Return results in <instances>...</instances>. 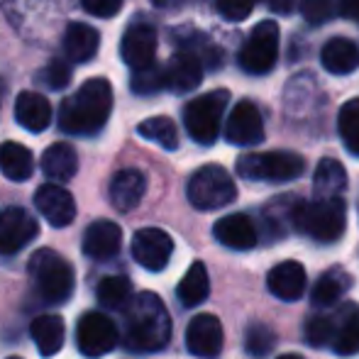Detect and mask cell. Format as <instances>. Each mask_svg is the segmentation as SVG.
I'll list each match as a JSON object with an SVG mask.
<instances>
[{
  "instance_id": "cell-1",
  "label": "cell",
  "mask_w": 359,
  "mask_h": 359,
  "mask_svg": "<svg viewBox=\"0 0 359 359\" xmlns=\"http://www.w3.org/2000/svg\"><path fill=\"white\" fill-rule=\"evenodd\" d=\"M125 311V347L130 352H161L171 340V318L156 293L142 291L130 296Z\"/></svg>"
},
{
  "instance_id": "cell-2",
  "label": "cell",
  "mask_w": 359,
  "mask_h": 359,
  "mask_svg": "<svg viewBox=\"0 0 359 359\" xmlns=\"http://www.w3.org/2000/svg\"><path fill=\"white\" fill-rule=\"evenodd\" d=\"M113 110V88L108 79H88L79 90L62 103L59 110V128L67 135L90 137L105 128Z\"/></svg>"
},
{
  "instance_id": "cell-3",
  "label": "cell",
  "mask_w": 359,
  "mask_h": 359,
  "mask_svg": "<svg viewBox=\"0 0 359 359\" xmlns=\"http://www.w3.org/2000/svg\"><path fill=\"white\" fill-rule=\"evenodd\" d=\"M291 222L301 235L316 242H337L347 227V205L342 196L293 203Z\"/></svg>"
},
{
  "instance_id": "cell-4",
  "label": "cell",
  "mask_w": 359,
  "mask_h": 359,
  "mask_svg": "<svg viewBox=\"0 0 359 359\" xmlns=\"http://www.w3.org/2000/svg\"><path fill=\"white\" fill-rule=\"evenodd\" d=\"M27 269L34 291L47 303H64L72 298L76 286L74 266L62 255H57L49 247H42L29 257Z\"/></svg>"
},
{
  "instance_id": "cell-5",
  "label": "cell",
  "mask_w": 359,
  "mask_h": 359,
  "mask_svg": "<svg viewBox=\"0 0 359 359\" xmlns=\"http://www.w3.org/2000/svg\"><path fill=\"white\" fill-rule=\"evenodd\" d=\"M306 171V159L296 151H262L245 154L237 159V174L250 181H271L286 184Z\"/></svg>"
},
{
  "instance_id": "cell-6",
  "label": "cell",
  "mask_w": 359,
  "mask_h": 359,
  "mask_svg": "<svg viewBox=\"0 0 359 359\" xmlns=\"http://www.w3.org/2000/svg\"><path fill=\"white\" fill-rule=\"evenodd\" d=\"M227 100H230V90L217 88L210 93H203L198 98H194L184 108V123L189 130L191 140L203 147H210L220 135V123L222 113L227 108Z\"/></svg>"
},
{
  "instance_id": "cell-7",
  "label": "cell",
  "mask_w": 359,
  "mask_h": 359,
  "mask_svg": "<svg viewBox=\"0 0 359 359\" xmlns=\"http://www.w3.org/2000/svg\"><path fill=\"white\" fill-rule=\"evenodd\" d=\"M186 196H189L194 208L217 210V208L230 205L232 201L237 198V189H235L232 176L227 174L222 166L208 164V166H201V169L189 179Z\"/></svg>"
},
{
  "instance_id": "cell-8",
  "label": "cell",
  "mask_w": 359,
  "mask_h": 359,
  "mask_svg": "<svg viewBox=\"0 0 359 359\" xmlns=\"http://www.w3.org/2000/svg\"><path fill=\"white\" fill-rule=\"evenodd\" d=\"M276 57H279V25L271 20H262L242 44L240 67L252 76H262L274 69Z\"/></svg>"
},
{
  "instance_id": "cell-9",
  "label": "cell",
  "mask_w": 359,
  "mask_h": 359,
  "mask_svg": "<svg viewBox=\"0 0 359 359\" xmlns=\"http://www.w3.org/2000/svg\"><path fill=\"white\" fill-rule=\"evenodd\" d=\"M118 327L108 316L98 311H88L79 318L76 327V345L83 357L98 359L118 347Z\"/></svg>"
},
{
  "instance_id": "cell-10",
  "label": "cell",
  "mask_w": 359,
  "mask_h": 359,
  "mask_svg": "<svg viewBox=\"0 0 359 359\" xmlns=\"http://www.w3.org/2000/svg\"><path fill=\"white\" fill-rule=\"evenodd\" d=\"M174 255V240L159 227H142L133 237V257L147 271H161Z\"/></svg>"
},
{
  "instance_id": "cell-11",
  "label": "cell",
  "mask_w": 359,
  "mask_h": 359,
  "mask_svg": "<svg viewBox=\"0 0 359 359\" xmlns=\"http://www.w3.org/2000/svg\"><path fill=\"white\" fill-rule=\"evenodd\" d=\"M225 137L235 147H252L264 140V120L252 100H240L227 115Z\"/></svg>"
},
{
  "instance_id": "cell-12",
  "label": "cell",
  "mask_w": 359,
  "mask_h": 359,
  "mask_svg": "<svg viewBox=\"0 0 359 359\" xmlns=\"http://www.w3.org/2000/svg\"><path fill=\"white\" fill-rule=\"evenodd\" d=\"M39 225L27 210L5 208L0 210V255H18L22 247L37 237Z\"/></svg>"
},
{
  "instance_id": "cell-13",
  "label": "cell",
  "mask_w": 359,
  "mask_h": 359,
  "mask_svg": "<svg viewBox=\"0 0 359 359\" xmlns=\"http://www.w3.org/2000/svg\"><path fill=\"white\" fill-rule=\"evenodd\" d=\"M222 325L215 316L210 313H201L186 327V347L194 357L201 359H215L222 352Z\"/></svg>"
},
{
  "instance_id": "cell-14",
  "label": "cell",
  "mask_w": 359,
  "mask_h": 359,
  "mask_svg": "<svg viewBox=\"0 0 359 359\" xmlns=\"http://www.w3.org/2000/svg\"><path fill=\"white\" fill-rule=\"evenodd\" d=\"M34 205L42 213L44 220L54 227H67L76 217V203L74 196L59 184H44L34 194Z\"/></svg>"
},
{
  "instance_id": "cell-15",
  "label": "cell",
  "mask_w": 359,
  "mask_h": 359,
  "mask_svg": "<svg viewBox=\"0 0 359 359\" xmlns=\"http://www.w3.org/2000/svg\"><path fill=\"white\" fill-rule=\"evenodd\" d=\"M120 54H123V62L130 69H142L147 64L154 62V54H156L154 27L147 22L130 25L128 32L123 34V42H120Z\"/></svg>"
},
{
  "instance_id": "cell-16",
  "label": "cell",
  "mask_w": 359,
  "mask_h": 359,
  "mask_svg": "<svg viewBox=\"0 0 359 359\" xmlns=\"http://www.w3.org/2000/svg\"><path fill=\"white\" fill-rule=\"evenodd\" d=\"M123 247V230L113 220H95L83 232V255L88 259L103 262L115 257Z\"/></svg>"
},
{
  "instance_id": "cell-17",
  "label": "cell",
  "mask_w": 359,
  "mask_h": 359,
  "mask_svg": "<svg viewBox=\"0 0 359 359\" xmlns=\"http://www.w3.org/2000/svg\"><path fill=\"white\" fill-rule=\"evenodd\" d=\"M306 266L298 264L296 259L281 262L266 274V286H269L271 296H276L279 301H298L306 293Z\"/></svg>"
},
{
  "instance_id": "cell-18",
  "label": "cell",
  "mask_w": 359,
  "mask_h": 359,
  "mask_svg": "<svg viewBox=\"0 0 359 359\" xmlns=\"http://www.w3.org/2000/svg\"><path fill=\"white\" fill-rule=\"evenodd\" d=\"M166 76V88H171L174 93H189V90L198 88L203 81V64L194 52H179L169 59V64L164 67Z\"/></svg>"
},
{
  "instance_id": "cell-19",
  "label": "cell",
  "mask_w": 359,
  "mask_h": 359,
  "mask_svg": "<svg viewBox=\"0 0 359 359\" xmlns=\"http://www.w3.org/2000/svg\"><path fill=\"white\" fill-rule=\"evenodd\" d=\"M147 191V179L142 171L137 169H123L113 176L110 181V203H113L115 210L120 213H130L133 208H137L140 201L144 198Z\"/></svg>"
},
{
  "instance_id": "cell-20",
  "label": "cell",
  "mask_w": 359,
  "mask_h": 359,
  "mask_svg": "<svg viewBox=\"0 0 359 359\" xmlns=\"http://www.w3.org/2000/svg\"><path fill=\"white\" fill-rule=\"evenodd\" d=\"M213 235L220 245L237 252L252 250L257 245V227L252 222V217H247L245 213H232L220 217L213 225Z\"/></svg>"
},
{
  "instance_id": "cell-21",
  "label": "cell",
  "mask_w": 359,
  "mask_h": 359,
  "mask_svg": "<svg viewBox=\"0 0 359 359\" xmlns=\"http://www.w3.org/2000/svg\"><path fill=\"white\" fill-rule=\"evenodd\" d=\"M15 120L29 133H42L52 123V105L44 95L25 90L15 100Z\"/></svg>"
},
{
  "instance_id": "cell-22",
  "label": "cell",
  "mask_w": 359,
  "mask_h": 359,
  "mask_svg": "<svg viewBox=\"0 0 359 359\" xmlns=\"http://www.w3.org/2000/svg\"><path fill=\"white\" fill-rule=\"evenodd\" d=\"M100 47V34L95 27L86 22H69L67 32H64V52L67 59L74 64H86L98 54Z\"/></svg>"
},
{
  "instance_id": "cell-23",
  "label": "cell",
  "mask_w": 359,
  "mask_h": 359,
  "mask_svg": "<svg viewBox=\"0 0 359 359\" xmlns=\"http://www.w3.org/2000/svg\"><path fill=\"white\" fill-rule=\"evenodd\" d=\"M29 335H32L37 352L42 357H54L64 347V337H67V327H64V318L47 313L39 316L29 325Z\"/></svg>"
},
{
  "instance_id": "cell-24",
  "label": "cell",
  "mask_w": 359,
  "mask_h": 359,
  "mask_svg": "<svg viewBox=\"0 0 359 359\" xmlns=\"http://www.w3.org/2000/svg\"><path fill=\"white\" fill-rule=\"evenodd\" d=\"M320 64L335 76L352 74L359 67V47L347 37H332L320 49Z\"/></svg>"
},
{
  "instance_id": "cell-25",
  "label": "cell",
  "mask_w": 359,
  "mask_h": 359,
  "mask_svg": "<svg viewBox=\"0 0 359 359\" xmlns=\"http://www.w3.org/2000/svg\"><path fill=\"white\" fill-rule=\"evenodd\" d=\"M355 284V279H352V274H347L345 269H340V266H332V269H327L325 274L318 279V284L313 286V293H311V303L313 306H332V303H337L342 296H345V291Z\"/></svg>"
},
{
  "instance_id": "cell-26",
  "label": "cell",
  "mask_w": 359,
  "mask_h": 359,
  "mask_svg": "<svg viewBox=\"0 0 359 359\" xmlns=\"http://www.w3.org/2000/svg\"><path fill=\"white\" fill-rule=\"evenodd\" d=\"M347 189V171L337 159H320L313 176V194L316 198H332V196H342Z\"/></svg>"
},
{
  "instance_id": "cell-27",
  "label": "cell",
  "mask_w": 359,
  "mask_h": 359,
  "mask_svg": "<svg viewBox=\"0 0 359 359\" xmlns=\"http://www.w3.org/2000/svg\"><path fill=\"white\" fill-rule=\"evenodd\" d=\"M210 293V276L208 269H205L203 262H194L189 266V271L184 274V279L179 281V288H176V296L184 303L186 308H196L208 298Z\"/></svg>"
},
{
  "instance_id": "cell-28",
  "label": "cell",
  "mask_w": 359,
  "mask_h": 359,
  "mask_svg": "<svg viewBox=\"0 0 359 359\" xmlns=\"http://www.w3.org/2000/svg\"><path fill=\"white\" fill-rule=\"evenodd\" d=\"M76 169H79V156L76 149L67 142L52 144L42 154V171L54 181H69L74 179Z\"/></svg>"
},
{
  "instance_id": "cell-29",
  "label": "cell",
  "mask_w": 359,
  "mask_h": 359,
  "mask_svg": "<svg viewBox=\"0 0 359 359\" xmlns=\"http://www.w3.org/2000/svg\"><path fill=\"white\" fill-rule=\"evenodd\" d=\"M0 171L10 181H27L34 171V156L20 142H5L0 147Z\"/></svg>"
},
{
  "instance_id": "cell-30",
  "label": "cell",
  "mask_w": 359,
  "mask_h": 359,
  "mask_svg": "<svg viewBox=\"0 0 359 359\" xmlns=\"http://www.w3.org/2000/svg\"><path fill=\"white\" fill-rule=\"evenodd\" d=\"M137 133L144 140L159 144L161 149L174 151L179 147V130H176L174 120L166 118V115H156V118H147L144 123H140Z\"/></svg>"
},
{
  "instance_id": "cell-31",
  "label": "cell",
  "mask_w": 359,
  "mask_h": 359,
  "mask_svg": "<svg viewBox=\"0 0 359 359\" xmlns=\"http://www.w3.org/2000/svg\"><path fill=\"white\" fill-rule=\"evenodd\" d=\"M332 350L340 357H350L359 352V308H350L342 318L340 325H335L332 335Z\"/></svg>"
},
{
  "instance_id": "cell-32",
  "label": "cell",
  "mask_w": 359,
  "mask_h": 359,
  "mask_svg": "<svg viewBox=\"0 0 359 359\" xmlns=\"http://www.w3.org/2000/svg\"><path fill=\"white\" fill-rule=\"evenodd\" d=\"M95 296H98L100 306L115 308V311H118V308H123L125 303L130 301V296H133V284H130L128 276H105V279H100Z\"/></svg>"
},
{
  "instance_id": "cell-33",
  "label": "cell",
  "mask_w": 359,
  "mask_h": 359,
  "mask_svg": "<svg viewBox=\"0 0 359 359\" xmlns=\"http://www.w3.org/2000/svg\"><path fill=\"white\" fill-rule=\"evenodd\" d=\"M337 130L347 149L359 156V98L347 100L337 115Z\"/></svg>"
},
{
  "instance_id": "cell-34",
  "label": "cell",
  "mask_w": 359,
  "mask_h": 359,
  "mask_svg": "<svg viewBox=\"0 0 359 359\" xmlns=\"http://www.w3.org/2000/svg\"><path fill=\"white\" fill-rule=\"evenodd\" d=\"M135 93L140 95H154L159 90L166 88V76H164V69L159 64H147L142 69H133V81H130Z\"/></svg>"
},
{
  "instance_id": "cell-35",
  "label": "cell",
  "mask_w": 359,
  "mask_h": 359,
  "mask_svg": "<svg viewBox=\"0 0 359 359\" xmlns=\"http://www.w3.org/2000/svg\"><path fill=\"white\" fill-rule=\"evenodd\" d=\"M274 345H276V332L271 330L269 325H264V323H255V325L247 327L245 347L252 357H257V359L266 357L271 350H274Z\"/></svg>"
},
{
  "instance_id": "cell-36",
  "label": "cell",
  "mask_w": 359,
  "mask_h": 359,
  "mask_svg": "<svg viewBox=\"0 0 359 359\" xmlns=\"http://www.w3.org/2000/svg\"><path fill=\"white\" fill-rule=\"evenodd\" d=\"M332 335H335V320H332V318H327V316L308 318V323H306V340L311 342L313 347L330 345Z\"/></svg>"
},
{
  "instance_id": "cell-37",
  "label": "cell",
  "mask_w": 359,
  "mask_h": 359,
  "mask_svg": "<svg viewBox=\"0 0 359 359\" xmlns=\"http://www.w3.org/2000/svg\"><path fill=\"white\" fill-rule=\"evenodd\" d=\"M298 8H301V15L306 18L308 25L313 27H320L323 22L335 15V3L332 0H298Z\"/></svg>"
},
{
  "instance_id": "cell-38",
  "label": "cell",
  "mask_w": 359,
  "mask_h": 359,
  "mask_svg": "<svg viewBox=\"0 0 359 359\" xmlns=\"http://www.w3.org/2000/svg\"><path fill=\"white\" fill-rule=\"evenodd\" d=\"M42 81L52 90L67 88L69 81H72V67H69V62H64V59H52V62L47 64V69L42 72Z\"/></svg>"
},
{
  "instance_id": "cell-39",
  "label": "cell",
  "mask_w": 359,
  "mask_h": 359,
  "mask_svg": "<svg viewBox=\"0 0 359 359\" xmlns=\"http://www.w3.org/2000/svg\"><path fill=\"white\" fill-rule=\"evenodd\" d=\"M257 0H215L217 13L230 22H242L252 15Z\"/></svg>"
},
{
  "instance_id": "cell-40",
  "label": "cell",
  "mask_w": 359,
  "mask_h": 359,
  "mask_svg": "<svg viewBox=\"0 0 359 359\" xmlns=\"http://www.w3.org/2000/svg\"><path fill=\"white\" fill-rule=\"evenodd\" d=\"M81 5L93 18H115L123 10V0H81Z\"/></svg>"
},
{
  "instance_id": "cell-41",
  "label": "cell",
  "mask_w": 359,
  "mask_h": 359,
  "mask_svg": "<svg viewBox=\"0 0 359 359\" xmlns=\"http://www.w3.org/2000/svg\"><path fill=\"white\" fill-rule=\"evenodd\" d=\"M296 5H298V0H269V8L274 10V13H281V15L293 13Z\"/></svg>"
},
{
  "instance_id": "cell-42",
  "label": "cell",
  "mask_w": 359,
  "mask_h": 359,
  "mask_svg": "<svg viewBox=\"0 0 359 359\" xmlns=\"http://www.w3.org/2000/svg\"><path fill=\"white\" fill-rule=\"evenodd\" d=\"M340 13L350 20H359V0H342Z\"/></svg>"
},
{
  "instance_id": "cell-43",
  "label": "cell",
  "mask_w": 359,
  "mask_h": 359,
  "mask_svg": "<svg viewBox=\"0 0 359 359\" xmlns=\"http://www.w3.org/2000/svg\"><path fill=\"white\" fill-rule=\"evenodd\" d=\"M181 0H154L156 8H174V5H179Z\"/></svg>"
},
{
  "instance_id": "cell-44",
  "label": "cell",
  "mask_w": 359,
  "mask_h": 359,
  "mask_svg": "<svg viewBox=\"0 0 359 359\" xmlns=\"http://www.w3.org/2000/svg\"><path fill=\"white\" fill-rule=\"evenodd\" d=\"M276 359H303V357L296 355V352H288V355H281V357H276Z\"/></svg>"
},
{
  "instance_id": "cell-45",
  "label": "cell",
  "mask_w": 359,
  "mask_h": 359,
  "mask_svg": "<svg viewBox=\"0 0 359 359\" xmlns=\"http://www.w3.org/2000/svg\"><path fill=\"white\" fill-rule=\"evenodd\" d=\"M8 359H20V357H8Z\"/></svg>"
}]
</instances>
